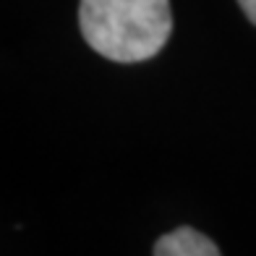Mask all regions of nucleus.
<instances>
[{
  "mask_svg": "<svg viewBox=\"0 0 256 256\" xmlns=\"http://www.w3.org/2000/svg\"><path fill=\"white\" fill-rule=\"evenodd\" d=\"M78 29L108 60L142 63L154 58L172 34L170 0H81Z\"/></svg>",
  "mask_w": 256,
  "mask_h": 256,
  "instance_id": "1",
  "label": "nucleus"
},
{
  "mask_svg": "<svg viewBox=\"0 0 256 256\" xmlns=\"http://www.w3.org/2000/svg\"><path fill=\"white\" fill-rule=\"evenodd\" d=\"M154 256H222L214 240L194 228H176L154 243Z\"/></svg>",
  "mask_w": 256,
  "mask_h": 256,
  "instance_id": "2",
  "label": "nucleus"
},
{
  "mask_svg": "<svg viewBox=\"0 0 256 256\" xmlns=\"http://www.w3.org/2000/svg\"><path fill=\"white\" fill-rule=\"evenodd\" d=\"M238 6L243 8V14L248 16L251 24H256V0H238Z\"/></svg>",
  "mask_w": 256,
  "mask_h": 256,
  "instance_id": "3",
  "label": "nucleus"
}]
</instances>
